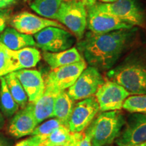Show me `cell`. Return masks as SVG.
<instances>
[{
    "mask_svg": "<svg viewBox=\"0 0 146 146\" xmlns=\"http://www.w3.org/2000/svg\"><path fill=\"white\" fill-rule=\"evenodd\" d=\"M76 146H91V133L87 129L78 133Z\"/></svg>",
    "mask_w": 146,
    "mask_h": 146,
    "instance_id": "obj_28",
    "label": "cell"
},
{
    "mask_svg": "<svg viewBox=\"0 0 146 146\" xmlns=\"http://www.w3.org/2000/svg\"><path fill=\"white\" fill-rule=\"evenodd\" d=\"M10 21V14L5 10H0V35L6 29L8 22Z\"/></svg>",
    "mask_w": 146,
    "mask_h": 146,
    "instance_id": "obj_30",
    "label": "cell"
},
{
    "mask_svg": "<svg viewBox=\"0 0 146 146\" xmlns=\"http://www.w3.org/2000/svg\"><path fill=\"white\" fill-rule=\"evenodd\" d=\"M123 108L131 113L146 114V95L129 96L124 102Z\"/></svg>",
    "mask_w": 146,
    "mask_h": 146,
    "instance_id": "obj_26",
    "label": "cell"
},
{
    "mask_svg": "<svg viewBox=\"0 0 146 146\" xmlns=\"http://www.w3.org/2000/svg\"><path fill=\"white\" fill-rule=\"evenodd\" d=\"M3 78L6 82L7 86L14 100L18 104L19 107L21 108H25L28 104V96L14 72L9 73L7 75L3 76Z\"/></svg>",
    "mask_w": 146,
    "mask_h": 146,
    "instance_id": "obj_23",
    "label": "cell"
},
{
    "mask_svg": "<svg viewBox=\"0 0 146 146\" xmlns=\"http://www.w3.org/2000/svg\"><path fill=\"white\" fill-rule=\"evenodd\" d=\"M10 21L12 28L21 33L30 35L37 33L48 27L65 29V27L57 21L40 17L28 12H22L15 14Z\"/></svg>",
    "mask_w": 146,
    "mask_h": 146,
    "instance_id": "obj_13",
    "label": "cell"
},
{
    "mask_svg": "<svg viewBox=\"0 0 146 146\" xmlns=\"http://www.w3.org/2000/svg\"><path fill=\"white\" fill-rule=\"evenodd\" d=\"M13 141L3 133H0V146H12Z\"/></svg>",
    "mask_w": 146,
    "mask_h": 146,
    "instance_id": "obj_31",
    "label": "cell"
},
{
    "mask_svg": "<svg viewBox=\"0 0 146 146\" xmlns=\"http://www.w3.org/2000/svg\"><path fill=\"white\" fill-rule=\"evenodd\" d=\"M107 76L130 94L146 95V48L129 54L119 64L109 70Z\"/></svg>",
    "mask_w": 146,
    "mask_h": 146,
    "instance_id": "obj_2",
    "label": "cell"
},
{
    "mask_svg": "<svg viewBox=\"0 0 146 146\" xmlns=\"http://www.w3.org/2000/svg\"><path fill=\"white\" fill-rule=\"evenodd\" d=\"M87 9L83 1L69 0L61 3L56 20L70 29L80 40L87 28Z\"/></svg>",
    "mask_w": 146,
    "mask_h": 146,
    "instance_id": "obj_5",
    "label": "cell"
},
{
    "mask_svg": "<svg viewBox=\"0 0 146 146\" xmlns=\"http://www.w3.org/2000/svg\"><path fill=\"white\" fill-rule=\"evenodd\" d=\"M105 81L99 70L94 67H87L77 80L70 87L67 94L74 101L94 96Z\"/></svg>",
    "mask_w": 146,
    "mask_h": 146,
    "instance_id": "obj_7",
    "label": "cell"
},
{
    "mask_svg": "<svg viewBox=\"0 0 146 146\" xmlns=\"http://www.w3.org/2000/svg\"><path fill=\"white\" fill-rule=\"evenodd\" d=\"M102 1H103L104 3H112L116 1V0H101Z\"/></svg>",
    "mask_w": 146,
    "mask_h": 146,
    "instance_id": "obj_35",
    "label": "cell"
},
{
    "mask_svg": "<svg viewBox=\"0 0 146 146\" xmlns=\"http://www.w3.org/2000/svg\"><path fill=\"white\" fill-rule=\"evenodd\" d=\"M43 58L52 70L78 62L83 59L76 47L59 52H43Z\"/></svg>",
    "mask_w": 146,
    "mask_h": 146,
    "instance_id": "obj_18",
    "label": "cell"
},
{
    "mask_svg": "<svg viewBox=\"0 0 146 146\" xmlns=\"http://www.w3.org/2000/svg\"><path fill=\"white\" fill-rule=\"evenodd\" d=\"M35 45L43 52H59L71 48L75 39L66 29L48 27L33 36Z\"/></svg>",
    "mask_w": 146,
    "mask_h": 146,
    "instance_id": "obj_6",
    "label": "cell"
},
{
    "mask_svg": "<svg viewBox=\"0 0 146 146\" xmlns=\"http://www.w3.org/2000/svg\"><path fill=\"white\" fill-rule=\"evenodd\" d=\"M78 133H72V137H71L70 141L68 142V144H67V146H76Z\"/></svg>",
    "mask_w": 146,
    "mask_h": 146,
    "instance_id": "obj_33",
    "label": "cell"
},
{
    "mask_svg": "<svg viewBox=\"0 0 146 146\" xmlns=\"http://www.w3.org/2000/svg\"><path fill=\"white\" fill-rule=\"evenodd\" d=\"M94 5L133 27L146 25L145 10L139 0H116L112 3L96 2Z\"/></svg>",
    "mask_w": 146,
    "mask_h": 146,
    "instance_id": "obj_4",
    "label": "cell"
},
{
    "mask_svg": "<svg viewBox=\"0 0 146 146\" xmlns=\"http://www.w3.org/2000/svg\"><path fill=\"white\" fill-rule=\"evenodd\" d=\"M42 137V136H41ZM72 133L66 126H62L48 135L42 137L39 146H59L66 145L70 141Z\"/></svg>",
    "mask_w": 146,
    "mask_h": 146,
    "instance_id": "obj_24",
    "label": "cell"
},
{
    "mask_svg": "<svg viewBox=\"0 0 146 146\" xmlns=\"http://www.w3.org/2000/svg\"><path fill=\"white\" fill-rule=\"evenodd\" d=\"M66 1H69V0H66Z\"/></svg>",
    "mask_w": 146,
    "mask_h": 146,
    "instance_id": "obj_39",
    "label": "cell"
},
{
    "mask_svg": "<svg viewBox=\"0 0 146 146\" xmlns=\"http://www.w3.org/2000/svg\"><path fill=\"white\" fill-rule=\"evenodd\" d=\"M68 144V143H67ZM67 144H66V145H59V146H67Z\"/></svg>",
    "mask_w": 146,
    "mask_h": 146,
    "instance_id": "obj_37",
    "label": "cell"
},
{
    "mask_svg": "<svg viewBox=\"0 0 146 146\" xmlns=\"http://www.w3.org/2000/svg\"><path fill=\"white\" fill-rule=\"evenodd\" d=\"M94 4L86 8L87 27L89 31L95 33H105L120 29H129L135 27L108 12L97 8Z\"/></svg>",
    "mask_w": 146,
    "mask_h": 146,
    "instance_id": "obj_8",
    "label": "cell"
},
{
    "mask_svg": "<svg viewBox=\"0 0 146 146\" xmlns=\"http://www.w3.org/2000/svg\"><path fill=\"white\" fill-rule=\"evenodd\" d=\"M5 125V116L3 114V113L0 110V130L4 127Z\"/></svg>",
    "mask_w": 146,
    "mask_h": 146,
    "instance_id": "obj_34",
    "label": "cell"
},
{
    "mask_svg": "<svg viewBox=\"0 0 146 146\" xmlns=\"http://www.w3.org/2000/svg\"><path fill=\"white\" fill-rule=\"evenodd\" d=\"M106 146H111V145H106Z\"/></svg>",
    "mask_w": 146,
    "mask_h": 146,
    "instance_id": "obj_38",
    "label": "cell"
},
{
    "mask_svg": "<svg viewBox=\"0 0 146 146\" xmlns=\"http://www.w3.org/2000/svg\"><path fill=\"white\" fill-rule=\"evenodd\" d=\"M74 105V101L69 97L66 91H60L55 100L53 117L61 120L64 125L68 127Z\"/></svg>",
    "mask_w": 146,
    "mask_h": 146,
    "instance_id": "obj_19",
    "label": "cell"
},
{
    "mask_svg": "<svg viewBox=\"0 0 146 146\" xmlns=\"http://www.w3.org/2000/svg\"><path fill=\"white\" fill-rule=\"evenodd\" d=\"M0 43L13 51L35 46V41L32 35L21 33L10 27L5 29L0 35Z\"/></svg>",
    "mask_w": 146,
    "mask_h": 146,
    "instance_id": "obj_17",
    "label": "cell"
},
{
    "mask_svg": "<svg viewBox=\"0 0 146 146\" xmlns=\"http://www.w3.org/2000/svg\"><path fill=\"white\" fill-rule=\"evenodd\" d=\"M16 3V0H0V10L7 8Z\"/></svg>",
    "mask_w": 146,
    "mask_h": 146,
    "instance_id": "obj_32",
    "label": "cell"
},
{
    "mask_svg": "<svg viewBox=\"0 0 146 146\" xmlns=\"http://www.w3.org/2000/svg\"><path fill=\"white\" fill-rule=\"evenodd\" d=\"M28 96L29 102L35 103L45 91V81L38 70L22 69L14 72Z\"/></svg>",
    "mask_w": 146,
    "mask_h": 146,
    "instance_id": "obj_15",
    "label": "cell"
},
{
    "mask_svg": "<svg viewBox=\"0 0 146 146\" xmlns=\"http://www.w3.org/2000/svg\"><path fill=\"white\" fill-rule=\"evenodd\" d=\"M60 92L56 89L45 87L41 98L33 103L34 115L38 125L45 119L53 117L55 100Z\"/></svg>",
    "mask_w": 146,
    "mask_h": 146,
    "instance_id": "obj_16",
    "label": "cell"
},
{
    "mask_svg": "<svg viewBox=\"0 0 146 146\" xmlns=\"http://www.w3.org/2000/svg\"><path fill=\"white\" fill-rule=\"evenodd\" d=\"M63 0H33L30 7L39 15L47 19L56 20Z\"/></svg>",
    "mask_w": 146,
    "mask_h": 146,
    "instance_id": "obj_22",
    "label": "cell"
},
{
    "mask_svg": "<svg viewBox=\"0 0 146 146\" xmlns=\"http://www.w3.org/2000/svg\"><path fill=\"white\" fill-rule=\"evenodd\" d=\"M86 68L87 63L83 59L78 62L53 69L45 77V86L60 91H65L75 83Z\"/></svg>",
    "mask_w": 146,
    "mask_h": 146,
    "instance_id": "obj_9",
    "label": "cell"
},
{
    "mask_svg": "<svg viewBox=\"0 0 146 146\" xmlns=\"http://www.w3.org/2000/svg\"><path fill=\"white\" fill-rule=\"evenodd\" d=\"M130 95L121 85L107 81L100 87L95 96L99 104L100 110L107 112L123 108L124 102Z\"/></svg>",
    "mask_w": 146,
    "mask_h": 146,
    "instance_id": "obj_11",
    "label": "cell"
},
{
    "mask_svg": "<svg viewBox=\"0 0 146 146\" xmlns=\"http://www.w3.org/2000/svg\"><path fill=\"white\" fill-rule=\"evenodd\" d=\"M17 70L14 51L0 43V77Z\"/></svg>",
    "mask_w": 146,
    "mask_h": 146,
    "instance_id": "obj_25",
    "label": "cell"
},
{
    "mask_svg": "<svg viewBox=\"0 0 146 146\" xmlns=\"http://www.w3.org/2000/svg\"><path fill=\"white\" fill-rule=\"evenodd\" d=\"M38 125L33 112V103H28L26 106L18 110L12 116L8 126V133L15 138L31 135Z\"/></svg>",
    "mask_w": 146,
    "mask_h": 146,
    "instance_id": "obj_14",
    "label": "cell"
},
{
    "mask_svg": "<svg viewBox=\"0 0 146 146\" xmlns=\"http://www.w3.org/2000/svg\"><path fill=\"white\" fill-rule=\"evenodd\" d=\"M145 141L146 114L132 113L115 140L116 144L117 146H133Z\"/></svg>",
    "mask_w": 146,
    "mask_h": 146,
    "instance_id": "obj_10",
    "label": "cell"
},
{
    "mask_svg": "<svg viewBox=\"0 0 146 146\" xmlns=\"http://www.w3.org/2000/svg\"><path fill=\"white\" fill-rule=\"evenodd\" d=\"M83 1H84V0H83Z\"/></svg>",
    "mask_w": 146,
    "mask_h": 146,
    "instance_id": "obj_40",
    "label": "cell"
},
{
    "mask_svg": "<svg viewBox=\"0 0 146 146\" xmlns=\"http://www.w3.org/2000/svg\"><path fill=\"white\" fill-rule=\"evenodd\" d=\"M0 110L7 118H10L18 111L19 106L14 100L3 76L0 77Z\"/></svg>",
    "mask_w": 146,
    "mask_h": 146,
    "instance_id": "obj_21",
    "label": "cell"
},
{
    "mask_svg": "<svg viewBox=\"0 0 146 146\" xmlns=\"http://www.w3.org/2000/svg\"><path fill=\"white\" fill-rule=\"evenodd\" d=\"M137 32V27L105 33L87 32L76 47L90 66L98 70H110L136 41Z\"/></svg>",
    "mask_w": 146,
    "mask_h": 146,
    "instance_id": "obj_1",
    "label": "cell"
},
{
    "mask_svg": "<svg viewBox=\"0 0 146 146\" xmlns=\"http://www.w3.org/2000/svg\"><path fill=\"white\" fill-rule=\"evenodd\" d=\"M62 126H65L62 122L58 118H54L45 121V123L37 125L33 131L31 135V136H42L45 137L50 135L53 131H54L58 128Z\"/></svg>",
    "mask_w": 146,
    "mask_h": 146,
    "instance_id": "obj_27",
    "label": "cell"
},
{
    "mask_svg": "<svg viewBox=\"0 0 146 146\" xmlns=\"http://www.w3.org/2000/svg\"><path fill=\"white\" fill-rule=\"evenodd\" d=\"M41 141V136H31L28 139L18 142L15 146H39Z\"/></svg>",
    "mask_w": 146,
    "mask_h": 146,
    "instance_id": "obj_29",
    "label": "cell"
},
{
    "mask_svg": "<svg viewBox=\"0 0 146 146\" xmlns=\"http://www.w3.org/2000/svg\"><path fill=\"white\" fill-rule=\"evenodd\" d=\"M18 70L33 68L41 60V53L36 48L27 47L14 51Z\"/></svg>",
    "mask_w": 146,
    "mask_h": 146,
    "instance_id": "obj_20",
    "label": "cell"
},
{
    "mask_svg": "<svg viewBox=\"0 0 146 146\" xmlns=\"http://www.w3.org/2000/svg\"><path fill=\"white\" fill-rule=\"evenodd\" d=\"M133 146H146V141H145V142H143V143H141L137 144V145H133Z\"/></svg>",
    "mask_w": 146,
    "mask_h": 146,
    "instance_id": "obj_36",
    "label": "cell"
},
{
    "mask_svg": "<svg viewBox=\"0 0 146 146\" xmlns=\"http://www.w3.org/2000/svg\"><path fill=\"white\" fill-rule=\"evenodd\" d=\"M100 111L99 104L96 97L82 100L74 105L68 122L70 133L83 132L90 125Z\"/></svg>",
    "mask_w": 146,
    "mask_h": 146,
    "instance_id": "obj_12",
    "label": "cell"
},
{
    "mask_svg": "<svg viewBox=\"0 0 146 146\" xmlns=\"http://www.w3.org/2000/svg\"><path fill=\"white\" fill-rule=\"evenodd\" d=\"M126 120L120 110L102 112L86 129L91 135V146L110 145L125 125Z\"/></svg>",
    "mask_w": 146,
    "mask_h": 146,
    "instance_id": "obj_3",
    "label": "cell"
}]
</instances>
